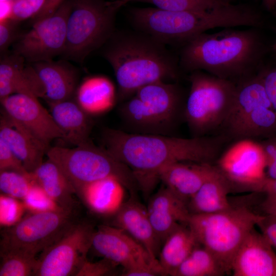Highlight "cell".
<instances>
[{"label": "cell", "instance_id": "ffe728a7", "mask_svg": "<svg viewBox=\"0 0 276 276\" xmlns=\"http://www.w3.org/2000/svg\"><path fill=\"white\" fill-rule=\"evenodd\" d=\"M147 208L149 219L160 242L179 224H187L190 215L187 204L166 186L150 198Z\"/></svg>", "mask_w": 276, "mask_h": 276}, {"label": "cell", "instance_id": "5bb4252c", "mask_svg": "<svg viewBox=\"0 0 276 276\" xmlns=\"http://www.w3.org/2000/svg\"><path fill=\"white\" fill-rule=\"evenodd\" d=\"M134 95L143 101L154 134L168 135L181 120H184L187 97L176 82L152 83Z\"/></svg>", "mask_w": 276, "mask_h": 276}, {"label": "cell", "instance_id": "ba28073f", "mask_svg": "<svg viewBox=\"0 0 276 276\" xmlns=\"http://www.w3.org/2000/svg\"><path fill=\"white\" fill-rule=\"evenodd\" d=\"M121 7L116 1L72 0L62 55L82 62L91 52L104 45L113 34L116 14Z\"/></svg>", "mask_w": 276, "mask_h": 276}, {"label": "cell", "instance_id": "f546056e", "mask_svg": "<svg viewBox=\"0 0 276 276\" xmlns=\"http://www.w3.org/2000/svg\"><path fill=\"white\" fill-rule=\"evenodd\" d=\"M226 273L214 256L203 246H196L173 276H220Z\"/></svg>", "mask_w": 276, "mask_h": 276}, {"label": "cell", "instance_id": "4316f807", "mask_svg": "<svg viewBox=\"0 0 276 276\" xmlns=\"http://www.w3.org/2000/svg\"><path fill=\"white\" fill-rule=\"evenodd\" d=\"M74 99L87 114H98L112 108L117 99V93L107 77L94 76L85 79L77 87Z\"/></svg>", "mask_w": 276, "mask_h": 276}, {"label": "cell", "instance_id": "ee69618b", "mask_svg": "<svg viewBox=\"0 0 276 276\" xmlns=\"http://www.w3.org/2000/svg\"><path fill=\"white\" fill-rule=\"evenodd\" d=\"M65 0H46L41 10L32 18L31 22L33 25L36 22L52 15Z\"/></svg>", "mask_w": 276, "mask_h": 276}, {"label": "cell", "instance_id": "8992f818", "mask_svg": "<svg viewBox=\"0 0 276 276\" xmlns=\"http://www.w3.org/2000/svg\"><path fill=\"white\" fill-rule=\"evenodd\" d=\"M236 84L231 110L218 134L230 142L276 137V111L258 74Z\"/></svg>", "mask_w": 276, "mask_h": 276}, {"label": "cell", "instance_id": "ab89813d", "mask_svg": "<svg viewBox=\"0 0 276 276\" xmlns=\"http://www.w3.org/2000/svg\"><path fill=\"white\" fill-rule=\"evenodd\" d=\"M18 21L12 19L0 21V51L3 55L6 52L11 44L19 36L17 30Z\"/></svg>", "mask_w": 276, "mask_h": 276}, {"label": "cell", "instance_id": "4dcf8cb0", "mask_svg": "<svg viewBox=\"0 0 276 276\" xmlns=\"http://www.w3.org/2000/svg\"><path fill=\"white\" fill-rule=\"evenodd\" d=\"M36 255L18 250L1 252L0 276L34 275Z\"/></svg>", "mask_w": 276, "mask_h": 276}, {"label": "cell", "instance_id": "5b68a950", "mask_svg": "<svg viewBox=\"0 0 276 276\" xmlns=\"http://www.w3.org/2000/svg\"><path fill=\"white\" fill-rule=\"evenodd\" d=\"M184 121L193 137L217 134L234 100L237 84L201 71L190 73Z\"/></svg>", "mask_w": 276, "mask_h": 276}, {"label": "cell", "instance_id": "277c9868", "mask_svg": "<svg viewBox=\"0 0 276 276\" xmlns=\"http://www.w3.org/2000/svg\"><path fill=\"white\" fill-rule=\"evenodd\" d=\"M263 216L245 206H232L212 214H190L187 225L228 273L241 245Z\"/></svg>", "mask_w": 276, "mask_h": 276}, {"label": "cell", "instance_id": "f907efd6", "mask_svg": "<svg viewBox=\"0 0 276 276\" xmlns=\"http://www.w3.org/2000/svg\"><path fill=\"white\" fill-rule=\"evenodd\" d=\"M113 1H116V0H113Z\"/></svg>", "mask_w": 276, "mask_h": 276}, {"label": "cell", "instance_id": "74e56055", "mask_svg": "<svg viewBox=\"0 0 276 276\" xmlns=\"http://www.w3.org/2000/svg\"><path fill=\"white\" fill-rule=\"evenodd\" d=\"M12 171L28 174L21 160L7 144L0 139V171Z\"/></svg>", "mask_w": 276, "mask_h": 276}, {"label": "cell", "instance_id": "7a4b0ae2", "mask_svg": "<svg viewBox=\"0 0 276 276\" xmlns=\"http://www.w3.org/2000/svg\"><path fill=\"white\" fill-rule=\"evenodd\" d=\"M258 28L201 34L182 45L181 69L201 71L236 84L258 74L270 51Z\"/></svg>", "mask_w": 276, "mask_h": 276}, {"label": "cell", "instance_id": "1f68e13d", "mask_svg": "<svg viewBox=\"0 0 276 276\" xmlns=\"http://www.w3.org/2000/svg\"><path fill=\"white\" fill-rule=\"evenodd\" d=\"M131 1L149 3L156 8L171 11H203L226 3L222 0H118L121 6Z\"/></svg>", "mask_w": 276, "mask_h": 276}, {"label": "cell", "instance_id": "f35d334b", "mask_svg": "<svg viewBox=\"0 0 276 276\" xmlns=\"http://www.w3.org/2000/svg\"><path fill=\"white\" fill-rule=\"evenodd\" d=\"M268 96L276 111V62H266L258 73Z\"/></svg>", "mask_w": 276, "mask_h": 276}, {"label": "cell", "instance_id": "ac0fdd59", "mask_svg": "<svg viewBox=\"0 0 276 276\" xmlns=\"http://www.w3.org/2000/svg\"><path fill=\"white\" fill-rule=\"evenodd\" d=\"M113 223L114 226L124 230L145 248L153 265L165 275L157 259L160 243L149 219L147 208L134 194L114 215Z\"/></svg>", "mask_w": 276, "mask_h": 276}, {"label": "cell", "instance_id": "8d00e7d4", "mask_svg": "<svg viewBox=\"0 0 276 276\" xmlns=\"http://www.w3.org/2000/svg\"><path fill=\"white\" fill-rule=\"evenodd\" d=\"M118 264L103 258L101 260L91 262L87 260L84 262L76 276H104L113 275Z\"/></svg>", "mask_w": 276, "mask_h": 276}, {"label": "cell", "instance_id": "f6af8a7d", "mask_svg": "<svg viewBox=\"0 0 276 276\" xmlns=\"http://www.w3.org/2000/svg\"><path fill=\"white\" fill-rule=\"evenodd\" d=\"M266 198L261 204V209L266 215L276 218V197L266 195Z\"/></svg>", "mask_w": 276, "mask_h": 276}, {"label": "cell", "instance_id": "52a82bcc", "mask_svg": "<svg viewBox=\"0 0 276 276\" xmlns=\"http://www.w3.org/2000/svg\"><path fill=\"white\" fill-rule=\"evenodd\" d=\"M47 155L60 168L76 194L87 184L110 177L117 178L132 194L139 189L132 171L90 140L73 148L50 147Z\"/></svg>", "mask_w": 276, "mask_h": 276}, {"label": "cell", "instance_id": "f1b7e54d", "mask_svg": "<svg viewBox=\"0 0 276 276\" xmlns=\"http://www.w3.org/2000/svg\"><path fill=\"white\" fill-rule=\"evenodd\" d=\"M159 253V263L165 275L174 272L198 245L194 234L185 224H179L167 236Z\"/></svg>", "mask_w": 276, "mask_h": 276}, {"label": "cell", "instance_id": "6da1fadb", "mask_svg": "<svg viewBox=\"0 0 276 276\" xmlns=\"http://www.w3.org/2000/svg\"><path fill=\"white\" fill-rule=\"evenodd\" d=\"M101 142L102 147L132 171L145 195L152 190L164 167L181 162L215 165L230 142L221 134L181 138L111 128L103 130Z\"/></svg>", "mask_w": 276, "mask_h": 276}, {"label": "cell", "instance_id": "b9f144b4", "mask_svg": "<svg viewBox=\"0 0 276 276\" xmlns=\"http://www.w3.org/2000/svg\"><path fill=\"white\" fill-rule=\"evenodd\" d=\"M266 159V176L276 179V137L260 140Z\"/></svg>", "mask_w": 276, "mask_h": 276}, {"label": "cell", "instance_id": "44dd1931", "mask_svg": "<svg viewBox=\"0 0 276 276\" xmlns=\"http://www.w3.org/2000/svg\"><path fill=\"white\" fill-rule=\"evenodd\" d=\"M215 168V165L176 162L163 168L158 173V179L187 204Z\"/></svg>", "mask_w": 276, "mask_h": 276}, {"label": "cell", "instance_id": "9a60e30c", "mask_svg": "<svg viewBox=\"0 0 276 276\" xmlns=\"http://www.w3.org/2000/svg\"><path fill=\"white\" fill-rule=\"evenodd\" d=\"M1 111L48 151L51 142L64 134L50 112L34 96L15 94L0 100Z\"/></svg>", "mask_w": 276, "mask_h": 276}, {"label": "cell", "instance_id": "d6a6232c", "mask_svg": "<svg viewBox=\"0 0 276 276\" xmlns=\"http://www.w3.org/2000/svg\"><path fill=\"white\" fill-rule=\"evenodd\" d=\"M33 182L31 173L24 174L12 171H0V190L5 195L22 200Z\"/></svg>", "mask_w": 276, "mask_h": 276}, {"label": "cell", "instance_id": "484cf974", "mask_svg": "<svg viewBox=\"0 0 276 276\" xmlns=\"http://www.w3.org/2000/svg\"><path fill=\"white\" fill-rule=\"evenodd\" d=\"M231 190L228 182L216 167L214 172L188 201L189 213L208 214L230 209L232 206L227 195Z\"/></svg>", "mask_w": 276, "mask_h": 276}, {"label": "cell", "instance_id": "bcb514c9", "mask_svg": "<svg viewBox=\"0 0 276 276\" xmlns=\"http://www.w3.org/2000/svg\"><path fill=\"white\" fill-rule=\"evenodd\" d=\"M12 1L1 2L0 21L11 19Z\"/></svg>", "mask_w": 276, "mask_h": 276}, {"label": "cell", "instance_id": "7dc6e473", "mask_svg": "<svg viewBox=\"0 0 276 276\" xmlns=\"http://www.w3.org/2000/svg\"><path fill=\"white\" fill-rule=\"evenodd\" d=\"M260 192L276 197V179H269L266 177Z\"/></svg>", "mask_w": 276, "mask_h": 276}, {"label": "cell", "instance_id": "cb8c5ba5", "mask_svg": "<svg viewBox=\"0 0 276 276\" xmlns=\"http://www.w3.org/2000/svg\"><path fill=\"white\" fill-rule=\"evenodd\" d=\"M48 104L54 120L64 133V140L76 146L89 140L93 120L75 99Z\"/></svg>", "mask_w": 276, "mask_h": 276}, {"label": "cell", "instance_id": "e0dca14e", "mask_svg": "<svg viewBox=\"0 0 276 276\" xmlns=\"http://www.w3.org/2000/svg\"><path fill=\"white\" fill-rule=\"evenodd\" d=\"M91 247L103 258L123 268L142 258L151 260L140 243L124 230L114 226H99L94 233Z\"/></svg>", "mask_w": 276, "mask_h": 276}, {"label": "cell", "instance_id": "d4e9b609", "mask_svg": "<svg viewBox=\"0 0 276 276\" xmlns=\"http://www.w3.org/2000/svg\"><path fill=\"white\" fill-rule=\"evenodd\" d=\"M124 188L117 178L110 177L87 184L76 194L93 213L114 215L125 202Z\"/></svg>", "mask_w": 276, "mask_h": 276}, {"label": "cell", "instance_id": "3957f363", "mask_svg": "<svg viewBox=\"0 0 276 276\" xmlns=\"http://www.w3.org/2000/svg\"><path fill=\"white\" fill-rule=\"evenodd\" d=\"M105 43L103 55L113 70L119 101L148 84L175 82L180 78L179 59L165 43L147 34H113Z\"/></svg>", "mask_w": 276, "mask_h": 276}, {"label": "cell", "instance_id": "7c38bea8", "mask_svg": "<svg viewBox=\"0 0 276 276\" xmlns=\"http://www.w3.org/2000/svg\"><path fill=\"white\" fill-rule=\"evenodd\" d=\"M95 230L88 222H75L62 237L42 251L34 275H76L87 260Z\"/></svg>", "mask_w": 276, "mask_h": 276}, {"label": "cell", "instance_id": "4fadbf2b", "mask_svg": "<svg viewBox=\"0 0 276 276\" xmlns=\"http://www.w3.org/2000/svg\"><path fill=\"white\" fill-rule=\"evenodd\" d=\"M71 8L72 0H65L52 15L34 24L14 42L13 53L32 63L51 61L62 55Z\"/></svg>", "mask_w": 276, "mask_h": 276}, {"label": "cell", "instance_id": "9c48e42d", "mask_svg": "<svg viewBox=\"0 0 276 276\" xmlns=\"http://www.w3.org/2000/svg\"><path fill=\"white\" fill-rule=\"evenodd\" d=\"M130 12L132 22L140 31L165 44L183 45L210 29L226 25L224 13L217 8L203 11H171L156 7L133 8Z\"/></svg>", "mask_w": 276, "mask_h": 276}, {"label": "cell", "instance_id": "c3c4849f", "mask_svg": "<svg viewBox=\"0 0 276 276\" xmlns=\"http://www.w3.org/2000/svg\"><path fill=\"white\" fill-rule=\"evenodd\" d=\"M273 4L276 5V0H272V5ZM270 52L272 53L273 55H274V57L276 58V37L273 43L270 46Z\"/></svg>", "mask_w": 276, "mask_h": 276}, {"label": "cell", "instance_id": "d590c367", "mask_svg": "<svg viewBox=\"0 0 276 276\" xmlns=\"http://www.w3.org/2000/svg\"><path fill=\"white\" fill-rule=\"evenodd\" d=\"M46 0H12L11 19L20 21L32 18L42 8Z\"/></svg>", "mask_w": 276, "mask_h": 276}, {"label": "cell", "instance_id": "83f0119b", "mask_svg": "<svg viewBox=\"0 0 276 276\" xmlns=\"http://www.w3.org/2000/svg\"><path fill=\"white\" fill-rule=\"evenodd\" d=\"M32 179L60 207L73 210L76 191L60 168L48 159L31 173Z\"/></svg>", "mask_w": 276, "mask_h": 276}, {"label": "cell", "instance_id": "d6986e66", "mask_svg": "<svg viewBox=\"0 0 276 276\" xmlns=\"http://www.w3.org/2000/svg\"><path fill=\"white\" fill-rule=\"evenodd\" d=\"M14 53L2 55L0 61V100L15 94L44 98L45 89L36 71Z\"/></svg>", "mask_w": 276, "mask_h": 276}, {"label": "cell", "instance_id": "2e32d148", "mask_svg": "<svg viewBox=\"0 0 276 276\" xmlns=\"http://www.w3.org/2000/svg\"><path fill=\"white\" fill-rule=\"evenodd\" d=\"M261 233L252 229L233 261L234 276H276V254Z\"/></svg>", "mask_w": 276, "mask_h": 276}, {"label": "cell", "instance_id": "681fc988", "mask_svg": "<svg viewBox=\"0 0 276 276\" xmlns=\"http://www.w3.org/2000/svg\"><path fill=\"white\" fill-rule=\"evenodd\" d=\"M12 1V0H1V1Z\"/></svg>", "mask_w": 276, "mask_h": 276}, {"label": "cell", "instance_id": "e575fe53", "mask_svg": "<svg viewBox=\"0 0 276 276\" xmlns=\"http://www.w3.org/2000/svg\"><path fill=\"white\" fill-rule=\"evenodd\" d=\"M26 208L18 199L1 193L0 195V224L9 227L22 219Z\"/></svg>", "mask_w": 276, "mask_h": 276}, {"label": "cell", "instance_id": "7402d4cb", "mask_svg": "<svg viewBox=\"0 0 276 276\" xmlns=\"http://www.w3.org/2000/svg\"><path fill=\"white\" fill-rule=\"evenodd\" d=\"M45 89L47 103L72 99L77 88L79 77L76 68L64 60L44 61L32 64Z\"/></svg>", "mask_w": 276, "mask_h": 276}, {"label": "cell", "instance_id": "836d02e7", "mask_svg": "<svg viewBox=\"0 0 276 276\" xmlns=\"http://www.w3.org/2000/svg\"><path fill=\"white\" fill-rule=\"evenodd\" d=\"M22 201L26 210L31 213L64 209L55 202L34 181L29 192Z\"/></svg>", "mask_w": 276, "mask_h": 276}, {"label": "cell", "instance_id": "603a6c76", "mask_svg": "<svg viewBox=\"0 0 276 276\" xmlns=\"http://www.w3.org/2000/svg\"><path fill=\"white\" fill-rule=\"evenodd\" d=\"M0 139L3 140L31 173L43 162L48 150L1 111Z\"/></svg>", "mask_w": 276, "mask_h": 276}, {"label": "cell", "instance_id": "60d3db41", "mask_svg": "<svg viewBox=\"0 0 276 276\" xmlns=\"http://www.w3.org/2000/svg\"><path fill=\"white\" fill-rule=\"evenodd\" d=\"M162 275L147 258L140 259L126 267L123 268L122 275L124 276H155Z\"/></svg>", "mask_w": 276, "mask_h": 276}, {"label": "cell", "instance_id": "30bf717a", "mask_svg": "<svg viewBox=\"0 0 276 276\" xmlns=\"http://www.w3.org/2000/svg\"><path fill=\"white\" fill-rule=\"evenodd\" d=\"M73 210L31 213L3 232L1 252L18 250L36 255L58 240L76 222Z\"/></svg>", "mask_w": 276, "mask_h": 276}, {"label": "cell", "instance_id": "7bdbcfd3", "mask_svg": "<svg viewBox=\"0 0 276 276\" xmlns=\"http://www.w3.org/2000/svg\"><path fill=\"white\" fill-rule=\"evenodd\" d=\"M257 225L271 246L276 248V218L269 215H263Z\"/></svg>", "mask_w": 276, "mask_h": 276}, {"label": "cell", "instance_id": "8fae6325", "mask_svg": "<svg viewBox=\"0 0 276 276\" xmlns=\"http://www.w3.org/2000/svg\"><path fill=\"white\" fill-rule=\"evenodd\" d=\"M223 150L215 165L231 190L260 192L266 176V159L259 141L243 139Z\"/></svg>", "mask_w": 276, "mask_h": 276}]
</instances>
